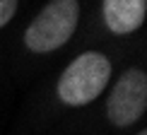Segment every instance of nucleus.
Wrapping results in <instances>:
<instances>
[{
	"label": "nucleus",
	"instance_id": "f257e3e1",
	"mask_svg": "<svg viewBox=\"0 0 147 135\" xmlns=\"http://www.w3.org/2000/svg\"><path fill=\"white\" fill-rule=\"evenodd\" d=\"M113 75V63L101 51H84L75 56L60 72L56 97L63 106H87L99 99Z\"/></svg>",
	"mask_w": 147,
	"mask_h": 135
},
{
	"label": "nucleus",
	"instance_id": "f03ea898",
	"mask_svg": "<svg viewBox=\"0 0 147 135\" xmlns=\"http://www.w3.org/2000/svg\"><path fill=\"white\" fill-rule=\"evenodd\" d=\"M80 24V0H48L24 29L29 53H53L72 39Z\"/></svg>",
	"mask_w": 147,
	"mask_h": 135
},
{
	"label": "nucleus",
	"instance_id": "7ed1b4c3",
	"mask_svg": "<svg viewBox=\"0 0 147 135\" xmlns=\"http://www.w3.org/2000/svg\"><path fill=\"white\" fill-rule=\"evenodd\" d=\"M147 111V72L128 68L118 75L106 97V118L116 128L135 126Z\"/></svg>",
	"mask_w": 147,
	"mask_h": 135
},
{
	"label": "nucleus",
	"instance_id": "20e7f679",
	"mask_svg": "<svg viewBox=\"0 0 147 135\" xmlns=\"http://www.w3.org/2000/svg\"><path fill=\"white\" fill-rule=\"evenodd\" d=\"M101 15L111 34H135L147 20V0H101Z\"/></svg>",
	"mask_w": 147,
	"mask_h": 135
},
{
	"label": "nucleus",
	"instance_id": "39448f33",
	"mask_svg": "<svg viewBox=\"0 0 147 135\" xmlns=\"http://www.w3.org/2000/svg\"><path fill=\"white\" fill-rule=\"evenodd\" d=\"M17 7H20V0H0V29L12 22V17L17 15Z\"/></svg>",
	"mask_w": 147,
	"mask_h": 135
},
{
	"label": "nucleus",
	"instance_id": "423d86ee",
	"mask_svg": "<svg viewBox=\"0 0 147 135\" xmlns=\"http://www.w3.org/2000/svg\"><path fill=\"white\" fill-rule=\"evenodd\" d=\"M138 135H147V130H140V133H138Z\"/></svg>",
	"mask_w": 147,
	"mask_h": 135
}]
</instances>
